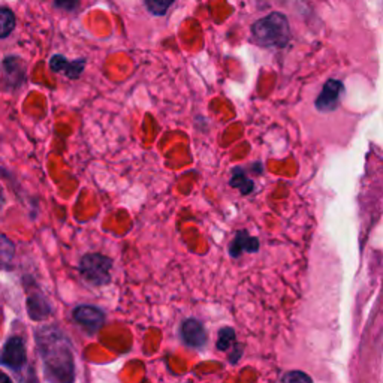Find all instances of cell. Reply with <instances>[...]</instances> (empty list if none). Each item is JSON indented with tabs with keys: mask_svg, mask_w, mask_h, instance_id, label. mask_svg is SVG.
<instances>
[{
	"mask_svg": "<svg viewBox=\"0 0 383 383\" xmlns=\"http://www.w3.org/2000/svg\"><path fill=\"white\" fill-rule=\"evenodd\" d=\"M27 80L26 65L22 57L8 56L3 59V89L18 90Z\"/></svg>",
	"mask_w": 383,
	"mask_h": 383,
	"instance_id": "4",
	"label": "cell"
},
{
	"mask_svg": "<svg viewBox=\"0 0 383 383\" xmlns=\"http://www.w3.org/2000/svg\"><path fill=\"white\" fill-rule=\"evenodd\" d=\"M27 305L28 313H31L32 318L36 321H42L50 314V305L46 304L42 296H31L27 301Z\"/></svg>",
	"mask_w": 383,
	"mask_h": 383,
	"instance_id": "13",
	"label": "cell"
},
{
	"mask_svg": "<svg viewBox=\"0 0 383 383\" xmlns=\"http://www.w3.org/2000/svg\"><path fill=\"white\" fill-rule=\"evenodd\" d=\"M259 250V239L256 237L248 235L247 231H239L237 232L234 241L229 246V255L232 257L241 256L244 252L253 253Z\"/></svg>",
	"mask_w": 383,
	"mask_h": 383,
	"instance_id": "9",
	"label": "cell"
},
{
	"mask_svg": "<svg viewBox=\"0 0 383 383\" xmlns=\"http://www.w3.org/2000/svg\"><path fill=\"white\" fill-rule=\"evenodd\" d=\"M17 26V18L12 9L6 6L0 8V40H6L12 35Z\"/></svg>",
	"mask_w": 383,
	"mask_h": 383,
	"instance_id": "12",
	"label": "cell"
},
{
	"mask_svg": "<svg viewBox=\"0 0 383 383\" xmlns=\"http://www.w3.org/2000/svg\"><path fill=\"white\" fill-rule=\"evenodd\" d=\"M181 335L183 340L192 348H203L205 343V331L198 321L187 319L181 327Z\"/></svg>",
	"mask_w": 383,
	"mask_h": 383,
	"instance_id": "10",
	"label": "cell"
},
{
	"mask_svg": "<svg viewBox=\"0 0 383 383\" xmlns=\"http://www.w3.org/2000/svg\"><path fill=\"white\" fill-rule=\"evenodd\" d=\"M229 186L239 190V194L243 196L250 195L252 192H255V181L252 178H248L247 172L241 167H235L232 169L231 178H229Z\"/></svg>",
	"mask_w": 383,
	"mask_h": 383,
	"instance_id": "11",
	"label": "cell"
},
{
	"mask_svg": "<svg viewBox=\"0 0 383 383\" xmlns=\"http://www.w3.org/2000/svg\"><path fill=\"white\" fill-rule=\"evenodd\" d=\"M2 383H12L11 379H9L6 375H2Z\"/></svg>",
	"mask_w": 383,
	"mask_h": 383,
	"instance_id": "19",
	"label": "cell"
},
{
	"mask_svg": "<svg viewBox=\"0 0 383 383\" xmlns=\"http://www.w3.org/2000/svg\"><path fill=\"white\" fill-rule=\"evenodd\" d=\"M3 366L12 368L15 371H20L26 364V348L20 337L9 339L3 348L2 353Z\"/></svg>",
	"mask_w": 383,
	"mask_h": 383,
	"instance_id": "7",
	"label": "cell"
},
{
	"mask_svg": "<svg viewBox=\"0 0 383 383\" xmlns=\"http://www.w3.org/2000/svg\"><path fill=\"white\" fill-rule=\"evenodd\" d=\"M80 5L81 0H54V6L65 12H75Z\"/></svg>",
	"mask_w": 383,
	"mask_h": 383,
	"instance_id": "16",
	"label": "cell"
},
{
	"mask_svg": "<svg viewBox=\"0 0 383 383\" xmlns=\"http://www.w3.org/2000/svg\"><path fill=\"white\" fill-rule=\"evenodd\" d=\"M176 3V0H144L147 11L155 17H164L168 14L169 8Z\"/></svg>",
	"mask_w": 383,
	"mask_h": 383,
	"instance_id": "14",
	"label": "cell"
},
{
	"mask_svg": "<svg viewBox=\"0 0 383 383\" xmlns=\"http://www.w3.org/2000/svg\"><path fill=\"white\" fill-rule=\"evenodd\" d=\"M74 319L83 325V327L96 331L103 325L105 316L99 309L93 307V305H81V307H76L74 310Z\"/></svg>",
	"mask_w": 383,
	"mask_h": 383,
	"instance_id": "8",
	"label": "cell"
},
{
	"mask_svg": "<svg viewBox=\"0 0 383 383\" xmlns=\"http://www.w3.org/2000/svg\"><path fill=\"white\" fill-rule=\"evenodd\" d=\"M252 41L265 48H286L291 42V26L287 17L282 12H271L256 20L252 27Z\"/></svg>",
	"mask_w": 383,
	"mask_h": 383,
	"instance_id": "2",
	"label": "cell"
},
{
	"mask_svg": "<svg viewBox=\"0 0 383 383\" xmlns=\"http://www.w3.org/2000/svg\"><path fill=\"white\" fill-rule=\"evenodd\" d=\"M256 172H257V174H262V171H264V168H262V164H259V162H257V164H255L253 167H252Z\"/></svg>",
	"mask_w": 383,
	"mask_h": 383,
	"instance_id": "18",
	"label": "cell"
},
{
	"mask_svg": "<svg viewBox=\"0 0 383 383\" xmlns=\"http://www.w3.org/2000/svg\"><path fill=\"white\" fill-rule=\"evenodd\" d=\"M283 383H313V382L303 371H291L283 377Z\"/></svg>",
	"mask_w": 383,
	"mask_h": 383,
	"instance_id": "17",
	"label": "cell"
},
{
	"mask_svg": "<svg viewBox=\"0 0 383 383\" xmlns=\"http://www.w3.org/2000/svg\"><path fill=\"white\" fill-rule=\"evenodd\" d=\"M344 85L339 80H328L322 87L321 94L314 102V107L321 112H332L339 108L340 98L343 94Z\"/></svg>",
	"mask_w": 383,
	"mask_h": 383,
	"instance_id": "5",
	"label": "cell"
},
{
	"mask_svg": "<svg viewBox=\"0 0 383 383\" xmlns=\"http://www.w3.org/2000/svg\"><path fill=\"white\" fill-rule=\"evenodd\" d=\"M110 270L111 259L99 253L85 255L80 264V271L84 279L96 286L107 284L110 282Z\"/></svg>",
	"mask_w": 383,
	"mask_h": 383,
	"instance_id": "3",
	"label": "cell"
},
{
	"mask_svg": "<svg viewBox=\"0 0 383 383\" xmlns=\"http://www.w3.org/2000/svg\"><path fill=\"white\" fill-rule=\"evenodd\" d=\"M85 63H87V60L83 59V57L81 59L69 60V59H66L63 54H54L50 57V62H48V65H50V69L53 72L62 74L69 80L80 78L81 74L85 69Z\"/></svg>",
	"mask_w": 383,
	"mask_h": 383,
	"instance_id": "6",
	"label": "cell"
},
{
	"mask_svg": "<svg viewBox=\"0 0 383 383\" xmlns=\"http://www.w3.org/2000/svg\"><path fill=\"white\" fill-rule=\"evenodd\" d=\"M235 340V332L234 330L231 328H225L220 331V335H219V343H217V346L220 350H226L231 348V344L234 343Z\"/></svg>",
	"mask_w": 383,
	"mask_h": 383,
	"instance_id": "15",
	"label": "cell"
},
{
	"mask_svg": "<svg viewBox=\"0 0 383 383\" xmlns=\"http://www.w3.org/2000/svg\"><path fill=\"white\" fill-rule=\"evenodd\" d=\"M36 343L50 383H72L75 379L74 353L68 339L56 328L37 331Z\"/></svg>",
	"mask_w": 383,
	"mask_h": 383,
	"instance_id": "1",
	"label": "cell"
}]
</instances>
